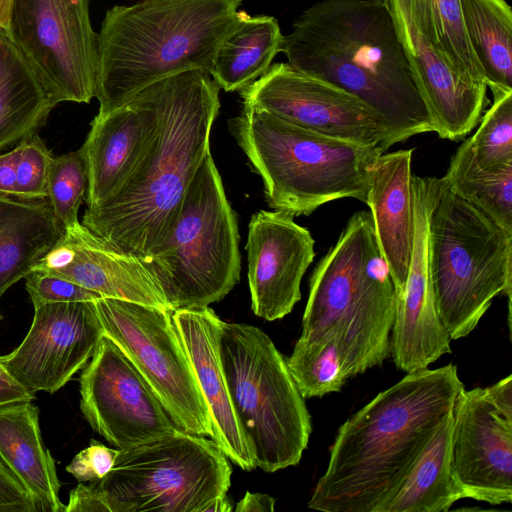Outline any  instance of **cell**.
Returning <instances> with one entry per match:
<instances>
[{"mask_svg": "<svg viewBox=\"0 0 512 512\" xmlns=\"http://www.w3.org/2000/svg\"><path fill=\"white\" fill-rule=\"evenodd\" d=\"M465 388L450 363L406 375L338 429L308 508L380 512Z\"/></svg>", "mask_w": 512, "mask_h": 512, "instance_id": "obj_1", "label": "cell"}, {"mask_svg": "<svg viewBox=\"0 0 512 512\" xmlns=\"http://www.w3.org/2000/svg\"><path fill=\"white\" fill-rule=\"evenodd\" d=\"M280 52L292 67L361 99L391 144L435 132L386 0H322L294 21Z\"/></svg>", "mask_w": 512, "mask_h": 512, "instance_id": "obj_2", "label": "cell"}, {"mask_svg": "<svg viewBox=\"0 0 512 512\" xmlns=\"http://www.w3.org/2000/svg\"><path fill=\"white\" fill-rule=\"evenodd\" d=\"M159 128L126 185L87 208L82 224L112 247L143 259L162 243L197 169L211 153L220 88L210 74L191 70L155 82Z\"/></svg>", "mask_w": 512, "mask_h": 512, "instance_id": "obj_3", "label": "cell"}, {"mask_svg": "<svg viewBox=\"0 0 512 512\" xmlns=\"http://www.w3.org/2000/svg\"><path fill=\"white\" fill-rule=\"evenodd\" d=\"M242 1L140 0L108 9L98 33V113L167 77L211 74L222 42L239 23Z\"/></svg>", "mask_w": 512, "mask_h": 512, "instance_id": "obj_4", "label": "cell"}, {"mask_svg": "<svg viewBox=\"0 0 512 512\" xmlns=\"http://www.w3.org/2000/svg\"><path fill=\"white\" fill-rule=\"evenodd\" d=\"M395 307L394 284L371 214L358 211L310 277L300 336L334 330L346 376L355 377L390 356Z\"/></svg>", "mask_w": 512, "mask_h": 512, "instance_id": "obj_5", "label": "cell"}, {"mask_svg": "<svg viewBox=\"0 0 512 512\" xmlns=\"http://www.w3.org/2000/svg\"><path fill=\"white\" fill-rule=\"evenodd\" d=\"M229 130L264 185L270 208L310 215L337 199L366 202L371 168L385 151L324 136L244 104Z\"/></svg>", "mask_w": 512, "mask_h": 512, "instance_id": "obj_6", "label": "cell"}, {"mask_svg": "<svg viewBox=\"0 0 512 512\" xmlns=\"http://www.w3.org/2000/svg\"><path fill=\"white\" fill-rule=\"evenodd\" d=\"M428 270L435 306L451 340L468 336L504 294L511 301L512 233L427 177Z\"/></svg>", "mask_w": 512, "mask_h": 512, "instance_id": "obj_7", "label": "cell"}, {"mask_svg": "<svg viewBox=\"0 0 512 512\" xmlns=\"http://www.w3.org/2000/svg\"><path fill=\"white\" fill-rule=\"evenodd\" d=\"M237 215L209 153L197 169L162 243L140 259L170 310L221 301L239 282Z\"/></svg>", "mask_w": 512, "mask_h": 512, "instance_id": "obj_8", "label": "cell"}, {"mask_svg": "<svg viewBox=\"0 0 512 512\" xmlns=\"http://www.w3.org/2000/svg\"><path fill=\"white\" fill-rule=\"evenodd\" d=\"M220 353L234 412L256 466L268 473L296 466L312 423L286 358L264 331L243 323L223 322Z\"/></svg>", "mask_w": 512, "mask_h": 512, "instance_id": "obj_9", "label": "cell"}, {"mask_svg": "<svg viewBox=\"0 0 512 512\" xmlns=\"http://www.w3.org/2000/svg\"><path fill=\"white\" fill-rule=\"evenodd\" d=\"M231 474L214 440L177 429L119 449L96 483L109 512H230Z\"/></svg>", "mask_w": 512, "mask_h": 512, "instance_id": "obj_10", "label": "cell"}, {"mask_svg": "<svg viewBox=\"0 0 512 512\" xmlns=\"http://www.w3.org/2000/svg\"><path fill=\"white\" fill-rule=\"evenodd\" d=\"M94 306L104 334L143 376L176 428L212 438L210 413L173 311L107 297Z\"/></svg>", "mask_w": 512, "mask_h": 512, "instance_id": "obj_11", "label": "cell"}, {"mask_svg": "<svg viewBox=\"0 0 512 512\" xmlns=\"http://www.w3.org/2000/svg\"><path fill=\"white\" fill-rule=\"evenodd\" d=\"M90 0H14L9 37L54 106L95 97L98 33Z\"/></svg>", "mask_w": 512, "mask_h": 512, "instance_id": "obj_12", "label": "cell"}, {"mask_svg": "<svg viewBox=\"0 0 512 512\" xmlns=\"http://www.w3.org/2000/svg\"><path fill=\"white\" fill-rule=\"evenodd\" d=\"M451 465L465 498L512 502V375L465 388L452 411Z\"/></svg>", "mask_w": 512, "mask_h": 512, "instance_id": "obj_13", "label": "cell"}, {"mask_svg": "<svg viewBox=\"0 0 512 512\" xmlns=\"http://www.w3.org/2000/svg\"><path fill=\"white\" fill-rule=\"evenodd\" d=\"M240 94L243 104L318 134L384 151L392 146L384 121L366 103L287 62L271 65Z\"/></svg>", "mask_w": 512, "mask_h": 512, "instance_id": "obj_14", "label": "cell"}, {"mask_svg": "<svg viewBox=\"0 0 512 512\" xmlns=\"http://www.w3.org/2000/svg\"><path fill=\"white\" fill-rule=\"evenodd\" d=\"M79 382L84 418L117 449L177 430L146 380L105 334Z\"/></svg>", "mask_w": 512, "mask_h": 512, "instance_id": "obj_15", "label": "cell"}, {"mask_svg": "<svg viewBox=\"0 0 512 512\" xmlns=\"http://www.w3.org/2000/svg\"><path fill=\"white\" fill-rule=\"evenodd\" d=\"M103 334L94 301L44 304L34 307L26 336L1 360L32 393L53 394L85 367Z\"/></svg>", "mask_w": 512, "mask_h": 512, "instance_id": "obj_16", "label": "cell"}, {"mask_svg": "<svg viewBox=\"0 0 512 512\" xmlns=\"http://www.w3.org/2000/svg\"><path fill=\"white\" fill-rule=\"evenodd\" d=\"M414 233L409 271L403 290L396 294L390 355L397 369L416 372L451 352V338L435 306L428 270L427 177H411Z\"/></svg>", "mask_w": 512, "mask_h": 512, "instance_id": "obj_17", "label": "cell"}, {"mask_svg": "<svg viewBox=\"0 0 512 512\" xmlns=\"http://www.w3.org/2000/svg\"><path fill=\"white\" fill-rule=\"evenodd\" d=\"M293 216L260 210L248 225L251 308L267 321L288 315L301 299V280L315 257L311 233Z\"/></svg>", "mask_w": 512, "mask_h": 512, "instance_id": "obj_18", "label": "cell"}, {"mask_svg": "<svg viewBox=\"0 0 512 512\" xmlns=\"http://www.w3.org/2000/svg\"><path fill=\"white\" fill-rule=\"evenodd\" d=\"M158 128L155 83L126 104L94 117L78 150L87 174V208L100 206L126 185L149 153Z\"/></svg>", "mask_w": 512, "mask_h": 512, "instance_id": "obj_19", "label": "cell"}, {"mask_svg": "<svg viewBox=\"0 0 512 512\" xmlns=\"http://www.w3.org/2000/svg\"><path fill=\"white\" fill-rule=\"evenodd\" d=\"M419 91L442 139H462L489 103L485 83L461 78L435 48L410 0H386Z\"/></svg>", "mask_w": 512, "mask_h": 512, "instance_id": "obj_20", "label": "cell"}, {"mask_svg": "<svg viewBox=\"0 0 512 512\" xmlns=\"http://www.w3.org/2000/svg\"><path fill=\"white\" fill-rule=\"evenodd\" d=\"M33 270L60 276L103 297L170 310L138 257L112 247L81 222L64 229Z\"/></svg>", "mask_w": 512, "mask_h": 512, "instance_id": "obj_21", "label": "cell"}, {"mask_svg": "<svg viewBox=\"0 0 512 512\" xmlns=\"http://www.w3.org/2000/svg\"><path fill=\"white\" fill-rule=\"evenodd\" d=\"M172 318L210 413L212 440L241 469L254 470V452L234 412L223 370L220 336L224 321L209 306L176 309Z\"/></svg>", "mask_w": 512, "mask_h": 512, "instance_id": "obj_22", "label": "cell"}, {"mask_svg": "<svg viewBox=\"0 0 512 512\" xmlns=\"http://www.w3.org/2000/svg\"><path fill=\"white\" fill-rule=\"evenodd\" d=\"M412 153L413 149H402L377 158L365 202L396 294L405 286L413 246Z\"/></svg>", "mask_w": 512, "mask_h": 512, "instance_id": "obj_23", "label": "cell"}, {"mask_svg": "<svg viewBox=\"0 0 512 512\" xmlns=\"http://www.w3.org/2000/svg\"><path fill=\"white\" fill-rule=\"evenodd\" d=\"M0 459L35 500L39 512H64L55 461L45 447L32 401L0 409Z\"/></svg>", "mask_w": 512, "mask_h": 512, "instance_id": "obj_24", "label": "cell"}, {"mask_svg": "<svg viewBox=\"0 0 512 512\" xmlns=\"http://www.w3.org/2000/svg\"><path fill=\"white\" fill-rule=\"evenodd\" d=\"M62 234L47 200L0 195V299L33 270Z\"/></svg>", "mask_w": 512, "mask_h": 512, "instance_id": "obj_25", "label": "cell"}, {"mask_svg": "<svg viewBox=\"0 0 512 512\" xmlns=\"http://www.w3.org/2000/svg\"><path fill=\"white\" fill-rule=\"evenodd\" d=\"M54 107L23 54L0 30V151L36 132Z\"/></svg>", "mask_w": 512, "mask_h": 512, "instance_id": "obj_26", "label": "cell"}, {"mask_svg": "<svg viewBox=\"0 0 512 512\" xmlns=\"http://www.w3.org/2000/svg\"><path fill=\"white\" fill-rule=\"evenodd\" d=\"M451 429L452 412L442 421L395 495L380 512H445L465 498L451 465Z\"/></svg>", "mask_w": 512, "mask_h": 512, "instance_id": "obj_27", "label": "cell"}, {"mask_svg": "<svg viewBox=\"0 0 512 512\" xmlns=\"http://www.w3.org/2000/svg\"><path fill=\"white\" fill-rule=\"evenodd\" d=\"M282 39L276 18L240 11L239 23L222 42L210 75L220 89L240 92L269 70Z\"/></svg>", "mask_w": 512, "mask_h": 512, "instance_id": "obj_28", "label": "cell"}, {"mask_svg": "<svg viewBox=\"0 0 512 512\" xmlns=\"http://www.w3.org/2000/svg\"><path fill=\"white\" fill-rule=\"evenodd\" d=\"M464 28L490 90H512V11L506 0H460Z\"/></svg>", "mask_w": 512, "mask_h": 512, "instance_id": "obj_29", "label": "cell"}, {"mask_svg": "<svg viewBox=\"0 0 512 512\" xmlns=\"http://www.w3.org/2000/svg\"><path fill=\"white\" fill-rule=\"evenodd\" d=\"M442 179L454 194L512 233V169L489 172L480 168L471 137L464 140L453 154Z\"/></svg>", "mask_w": 512, "mask_h": 512, "instance_id": "obj_30", "label": "cell"}, {"mask_svg": "<svg viewBox=\"0 0 512 512\" xmlns=\"http://www.w3.org/2000/svg\"><path fill=\"white\" fill-rule=\"evenodd\" d=\"M410 1L430 41L458 75L471 83L486 84L464 28L460 0Z\"/></svg>", "mask_w": 512, "mask_h": 512, "instance_id": "obj_31", "label": "cell"}, {"mask_svg": "<svg viewBox=\"0 0 512 512\" xmlns=\"http://www.w3.org/2000/svg\"><path fill=\"white\" fill-rule=\"evenodd\" d=\"M286 363L305 399L339 392L348 379L338 335L332 329L300 336Z\"/></svg>", "mask_w": 512, "mask_h": 512, "instance_id": "obj_32", "label": "cell"}, {"mask_svg": "<svg viewBox=\"0 0 512 512\" xmlns=\"http://www.w3.org/2000/svg\"><path fill=\"white\" fill-rule=\"evenodd\" d=\"M493 104L482 116L471 143L480 168L489 172L512 169V90H492Z\"/></svg>", "mask_w": 512, "mask_h": 512, "instance_id": "obj_33", "label": "cell"}, {"mask_svg": "<svg viewBox=\"0 0 512 512\" xmlns=\"http://www.w3.org/2000/svg\"><path fill=\"white\" fill-rule=\"evenodd\" d=\"M87 174L79 151L54 157L47 184V201L62 230L80 222L78 211L85 201Z\"/></svg>", "mask_w": 512, "mask_h": 512, "instance_id": "obj_34", "label": "cell"}, {"mask_svg": "<svg viewBox=\"0 0 512 512\" xmlns=\"http://www.w3.org/2000/svg\"><path fill=\"white\" fill-rule=\"evenodd\" d=\"M16 194L24 200H47V184L54 156L34 132L16 145Z\"/></svg>", "mask_w": 512, "mask_h": 512, "instance_id": "obj_35", "label": "cell"}, {"mask_svg": "<svg viewBox=\"0 0 512 512\" xmlns=\"http://www.w3.org/2000/svg\"><path fill=\"white\" fill-rule=\"evenodd\" d=\"M24 279L34 307L49 303L93 302L104 298L75 282L39 270H32Z\"/></svg>", "mask_w": 512, "mask_h": 512, "instance_id": "obj_36", "label": "cell"}, {"mask_svg": "<svg viewBox=\"0 0 512 512\" xmlns=\"http://www.w3.org/2000/svg\"><path fill=\"white\" fill-rule=\"evenodd\" d=\"M118 451L92 439L89 446L74 456L66 466V471L78 482L99 481L111 470Z\"/></svg>", "mask_w": 512, "mask_h": 512, "instance_id": "obj_37", "label": "cell"}, {"mask_svg": "<svg viewBox=\"0 0 512 512\" xmlns=\"http://www.w3.org/2000/svg\"><path fill=\"white\" fill-rule=\"evenodd\" d=\"M0 512H39L38 506L0 459Z\"/></svg>", "mask_w": 512, "mask_h": 512, "instance_id": "obj_38", "label": "cell"}, {"mask_svg": "<svg viewBox=\"0 0 512 512\" xmlns=\"http://www.w3.org/2000/svg\"><path fill=\"white\" fill-rule=\"evenodd\" d=\"M64 512H109L105 498L96 481L78 485L69 492Z\"/></svg>", "mask_w": 512, "mask_h": 512, "instance_id": "obj_39", "label": "cell"}, {"mask_svg": "<svg viewBox=\"0 0 512 512\" xmlns=\"http://www.w3.org/2000/svg\"><path fill=\"white\" fill-rule=\"evenodd\" d=\"M35 394L20 384L5 368L0 356V409L21 402L33 401Z\"/></svg>", "mask_w": 512, "mask_h": 512, "instance_id": "obj_40", "label": "cell"}, {"mask_svg": "<svg viewBox=\"0 0 512 512\" xmlns=\"http://www.w3.org/2000/svg\"><path fill=\"white\" fill-rule=\"evenodd\" d=\"M17 158L16 147L0 154V195L2 196L15 197Z\"/></svg>", "mask_w": 512, "mask_h": 512, "instance_id": "obj_41", "label": "cell"}, {"mask_svg": "<svg viewBox=\"0 0 512 512\" xmlns=\"http://www.w3.org/2000/svg\"><path fill=\"white\" fill-rule=\"evenodd\" d=\"M275 498L263 493L246 492L244 497L236 504V512H273Z\"/></svg>", "mask_w": 512, "mask_h": 512, "instance_id": "obj_42", "label": "cell"}, {"mask_svg": "<svg viewBox=\"0 0 512 512\" xmlns=\"http://www.w3.org/2000/svg\"><path fill=\"white\" fill-rule=\"evenodd\" d=\"M14 0H0V30L7 34L10 30V19Z\"/></svg>", "mask_w": 512, "mask_h": 512, "instance_id": "obj_43", "label": "cell"}, {"mask_svg": "<svg viewBox=\"0 0 512 512\" xmlns=\"http://www.w3.org/2000/svg\"><path fill=\"white\" fill-rule=\"evenodd\" d=\"M1 319H2V315H1V313H0V320H1Z\"/></svg>", "mask_w": 512, "mask_h": 512, "instance_id": "obj_44", "label": "cell"}]
</instances>
